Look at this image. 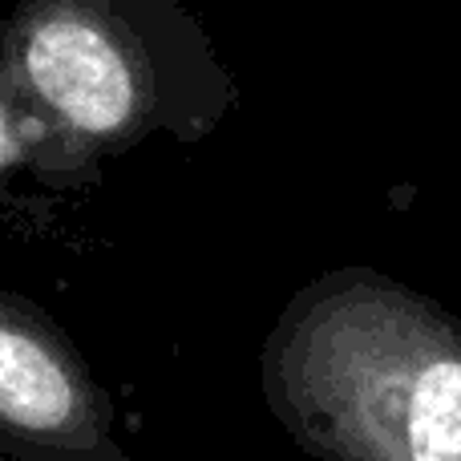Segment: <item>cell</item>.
<instances>
[{
  "label": "cell",
  "instance_id": "1",
  "mask_svg": "<svg viewBox=\"0 0 461 461\" xmlns=\"http://www.w3.org/2000/svg\"><path fill=\"white\" fill-rule=\"evenodd\" d=\"M267 397L320 461H461V316L376 267L328 271L271 332Z\"/></svg>",
  "mask_w": 461,
  "mask_h": 461
},
{
  "label": "cell",
  "instance_id": "2",
  "mask_svg": "<svg viewBox=\"0 0 461 461\" xmlns=\"http://www.w3.org/2000/svg\"><path fill=\"white\" fill-rule=\"evenodd\" d=\"M8 61L49 113L81 134H118L170 86L227 94V77L178 0H16Z\"/></svg>",
  "mask_w": 461,
  "mask_h": 461
},
{
  "label": "cell",
  "instance_id": "3",
  "mask_svg": "<svg viewBox=\"0 0 461 461\" xmlns=\"http://www.w3.org/2000/svg\"><path fill=\"white\" fill-rule=\"evenodd\" d=\"M81 417L86 393L61 352L29 328L0 320V425L13 433L57 438Z\"/></svg>",
  "mask_w": 461,
  "mask_h": 461
},
{
  "label": "cell",
  "instance_id": "4",
  "mask_svg": "<svg viewBox=\"0 0 461 461\" xmlns=\"http://www.w3.org/2000/svg\"><path fill=\"white\" fill-rule=\"evenodd\" d=\"M0 146H5V138H0Z\"/></svg>",
  "mask_w": 461,
  "mask_h": 461
}]
</instances>
